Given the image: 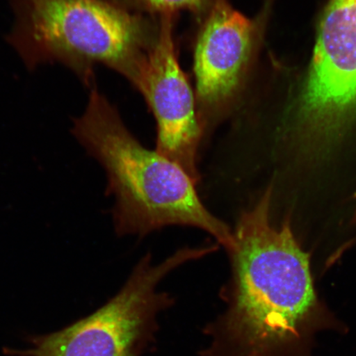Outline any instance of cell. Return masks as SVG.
Here are the masks:
<instances>
[{"instance_id":"6da1fadb","label":"cell","mask_w":356,"mask_h":356,"mask_svg":"<svg viewBox=\"0 0 356 356\" xmlns=\"http://www.w3.org/2000/svg\"><path fill=\"white\" fill-rule=\"evenodd\" d=\"M273 193L269 186L238 217L227 251L226 309L204 327L211 341L200 356H312L319 332L347 331L320 304L309 255L291 225L273 224Z\"/></svg>"},{"instance_id":"7a4b0ae2","label":"cell","mask_w":356,"mask_h":356,"mask_svg":"<svg viewBox=\"0 0 356 356\" xmlns=\"http://www.w3.org/2000/svg\"><path fill=\"white\" fill-rule=\"evenodd\" d=\"M72 134L104 169L118 235L143 237L168 226H188L211 235L226 251L232 247L233 230L204 206L193 178L145 148L97 86L90 89L86 111L74 120Z\"/></svg>"},{"instance_id":"3957f363","label":"cell","mask_w":356,"mask_h":356,"mask_svg":"<svg viewBox=\"0 0 356 356\" xmlns=\"http://www.w3.org/2000/svg\"><path fill=\"white\" fill-rule=\"evenodd\" d=\"M15 22L7 42L33 70L60 63L89 90L99 64L134 87L159 32V19L115 0H10Z\"/></svg>"},{"instance_id":"277c9868","label":"cell","mask_w":356,"mask_h":356,"mask_svg":"<svg viewBox=\"0 0 356 356\" xmlns=\"http://www.w3.org/2000/svg\"><path fill=\"white\" fill-rule=\"evenodd\" d=\"M202 257L198 248L184 247L159 264L150 253L139 261L114 297L70 326L29 338L22 349H4L10 356H141L159 330L158 317L175 304L159 291L168 275Z\"/></svg>"},{"instance_id":"5b68a950","label":"cell","mask_w":356,"mask_h":356,"mask_svg":"<svg viewBox=\"0 0 356 356\" xmlns=\"http://www.w3.org/2000/svg\"><path fill=\"white\" fill-rule=\"evenodd\" d=\"M195 24L193 88L207 140L237 113L259 38V24L235 10L229 0H216Z\"/></svg>"},{"instance_id":"8992f818","label":"cell","mask_w":356,"mask_h":356,"mask_svg":"<svg viewBox=\"0 0 356 356\" xmlns=\"http://www.w3.org/2000/svg\"><path fill=\"white\" fill-rule=\"evenodd\" d=\"M159 32L135 88L152 111L158 153L177 164L198 184L204 144L194 88L182 70L175 38L177 15L159 17Z\"/></svg>"},{"instance_id":"52a82bcc","label":"cell","mask_w":356,"mask_h":356,"mask_svg":"<svg viewBox=\"0 0 356 356\" xmlns=\"http://www.w3.org/2000/svg\"><path fill=\"white\" fill-rule=\"evenodd\" d=\"M356 105V0H331L304 96L315 130L330 131Z\"/></svg>"},{"instance_id":"ba28073f","label":"cell","mask_w":356,"mask_h":356,"mask_svg":"<svg viewBox=\"0 0 356 356\" xmlns=\"http://www.w3.org/2000/svg\"><path fill=\"white\" fill-rule=\"evenodd\" d=\"M127 10L146 16L159 17L178 15L181 11L189 12L195 22L210 10L216 0H115Z\"/></svg>"}]
</instances>
